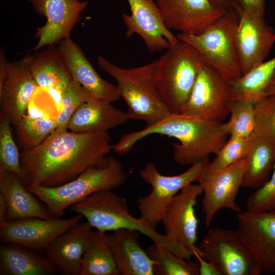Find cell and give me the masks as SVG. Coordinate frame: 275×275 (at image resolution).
<instances>
[{"instance_id": "27", "label": "cell", "mask_w": 275, "mask_h": 275, "mask_svg": "<svg viewBox=\"0 0 275 275\" xmlns=\"http://www.w3.org/2000/svg\"><path fill=\"white\" fill-rule=\"evenodd\" d=\"M242 187L257 189L269 178L275 165V140L253 134L246 155Z\"/></svg>"}, {"instance_id": "1", "label": "cell", "mask_w": 275, "mask_h": 275, "mask_svg": "<svg viewBox=\"0 0 275 275\" xmlns=\"http://www.w3.org/2000/svg\"><path fill=\"white\" fill-rule=\"evenodd\" d=\"M108 131L75 132L57 128L40 145L23 150L20 163L25 187H55L76 178L91 166L103 167L112 150Z\"/></svg>"}, {"instance_id": "39", "label": "cell", "mask_w": 275, "mask_h": 275, "mask_svg": "<svg viewBox=\"0 0 275 275\" xmlns=\"http://www.w3.org/2000/svg\"><path fill=\"white\" fill-rule=\"evenodd\" d=\"M195 257L199 263V275H223L213 263L202 258L199 253L196 254Z\"/></svg>"}, {"instance_id": "9", "label": "cell", "mask_w": 275, "mask_h": 275, "mask_svg": "<svg viewBox=\"0 0 275 275\" xmlns=\"http://www.w3.org/2000/svg\"><path fill=\"white\" fill-rule=\"evenodd\" d=\"M230 81L204 61L180 113L222 122L234 101Z\"/></svg>"}, {"instance_id": "31", "label": "cell", "mask_w": 275, "mask_h": 275, "mask_svg": "<svg viewBox=\"0 0 275 275\" xmlns=\"http://www.w3.org/2000/svg\"><path fill=\"white\" fill-rule=\"evenodd\" d=\"M15 127L23 150H27L42 143L58 126L55 119L27 114Z\"/></svg>"}, {"instance_id": "32", "label": "cell", "mask_w": 275, "mask_h": 275, "mask_svg": "<svg viewBox=\"0 0 275 275\" xmlns=\"http://www.w3.org/2000/svg\"><path fill=\"white\" fill-rule=\"evenodd\" d=\"M12 172L22 182L20 155L14 142L11 123L0 115V173Z\"/></svg>"}, {"instance_id": "34", "label": "cell", "mask_w": 275, "mask_h": 275, "mask_svg": "<svg viewBox=\"0 0 275 275\" xmlns=\"http://www.w3.org/2000/svg\"><path fill=\"white\" fill-rule=\"evenodd\" d=\"M61 109L55 118L57 128L67 129L69 120L75 111L93 98L79 82L72 79L69 86L60 92Z\"/></svg>"}, {"instance_id": "15", "label": "cell", "mask_w": 275, "mask_h": 275, "mask_svg": "<svg viewBox=\"0 0 275 275\" xmlns=\"http://www.w3.org/2000/svg\"><path fill=\"white\" fill-rule=\"evenodd\" d=\"M237 218V230L261 273L275 272V212L246 210Z\"/></svg>"}, {"instance_id": "35", "label": "cell", "mask_w": 275, "mask_h": 275, "mask_svg": "<svg viewBox=\"0 0 275 275\" xmlns=\"http://www.w3.org/2000/svg\"><path fill=\"white\" fill-rule=\"evenodd\" d=\"M227 142L209 162L210 166L217 170L227 168L244 157L249 150L251 136L249 138L230 135Z\"/></svg>"}, {"instance_id": "10", "label": "cell", "mask_w": 275, "mask_h": 275, "mask_svg": "<svg viewBox=\"0 0 275 275\" xmlns=\"http://www.w3.org/2000/svg\"><path fill=\"white\" fill-rule=\"evenodd\" d=\"M199 255L213 263L223 275H259L258 264L237 230L210 229L198 245Z\"/></svg>"}, {"instance_id": "20", "label": "cell", "mask_w": 275, "mask_h": 275, "mask_svg": "<svg viewBox=\"0 0 275 275\" xmlns=\"http://www.w3.org/2000/svg\"><path fill=\"white\" fill-rule=\"evenodd\" d=\"M72 79L86 89L96 99L115 102L121 99L117 86L103 79L70 37L58 46Z\"/></svg>"}, {"instance_id": "26", "label": "cell", "mask_w": 275, "mask_h": 275, "mask_svg": "<svg viewBox=\"0 0 275 275\" xmlns=\"http://www.w3.org/2000/svg\"><path fill=\"white\" fill-rule=\"evenodd\" d=\"M56 268L45 257L19 244L0 246V275H54Z\"/></svg>"}, {"instance_id": "36", "label": "cell", "mask_w": 275, "mask_h": 275, "mask_svg": "<svg viewBox=\"0 0 275 275\" xmlns=\"http://www.w3.org/2000/svg\"><path fill=\"white\" fill-rule=\"evenodd\" d=\"M255 111V126L253 134L275 140V96L266 95L256 103Z\"/></svg>"}, {"instance_id": "3", "label": "cell", "mask_w": 275, "mask_h": 275, "mask_svg": "<svg viewBox=\"0 0 275 275\" xmlns=\"http://www.w3.org/2000/svg\"><path fill=\"white\" fill-rule=\"evenodd\" d=\"M99 68L114 78L126 103L129 119L154 124L170 114L155 83V61L140 67L122 68L98 56Z\"/></svg>"}, {"instance_id": "30", "label": "cell", "mask_w": 275, "mask_h": 275, "mask_svg": "<svg viewBox=\"0 0 275 275\" xmlns=\"http://www.w3.org/2000/svg\"><path fill=\"white\" fill-rule=\"evenodd\" d=\"M146 252L154 262V275H199L198 262L182 258L163 245L153 243Z\"/></svg>"}, {"instance_id": "2", "label": "cell", "mask_w": 275, "mask_h": 275, "mask_svg": "<svg viewBox=\"0 0 275 275\" xmlns=\"http://www.w3.org/2000/svg\"><path fill=\"white\" fill-rule=\"evenodd\" d=\"M176 139L172 144L173 158L177 163L191 165L216 154L229 136L225 123L200 117L170 113L158 122L123 134L114 144L113 151L119 155L129 152L139 141L152 134Z\"/></svg>"}, {"instance_id": "13", "label": "cell", "mask_w": 275, "mask_h": 275, "mask_svg": "<svg viewBox=\"0 0 275 275\" xmlns=\"http://www.w3.org/2000/svg\"><path fill=\"white\" fill-rule=\"evenodd\" d=\"M83 217L75 215L67 218H26L7 221L0 225V240L2 243H13L29 250L42 251Z\"/></svg>"}, {"instance_id": "8", "label": "cell", "mask_w": 275, "mask_h": 275, "mask_svg": "<svg viewBox=\"0 0 275 275\" xmlns=\"http://www.w3.org/2000/svg\"><path fill=\"white\" fill-rule=\"evenodd\" d=\"M209 162V158L197 162L184 172L174 176L159 173L155 164L149 162L140 172L141 178L151 186V193L137 199L140 218L155 229L169 203L185 186L199 182Z\"/></svg>"}, {"instance_id": "16", "label": "cell", "mask_w": 275, "mask_h": 275, "mask_svg": "<svg viewBox=\"0 0 275 275\" xmlns=\"http://www.w3.org/2000/svg\"><path fill=\"white\" fill-rule=\"evenodd\" d=\"M131 13L122 14L125 36L139 35L152 53L166 50L179 41L165 25L154 0H127Z\"/></svg>"}, {"instance_id": "38", "label": "cell", "mask_w": 275, "mask_h": 275, "mask_svg": "<svg viewBox=\"0 0 275 275\" xmlns=\"http://www.w3.org/2000/svg\"><path fill=\"white\" fill-rule=\"evenodd\" d=\"M266 1L267 0H235L234 6L252 17L265 18Z\"/></svg>"}, {"instance_id": "29", "label": "cell", "mask_w": 275, "mask_h": 275, "mask_svg": "<svg viewBox=\"0 0 275 275\" xmlns=\"http://www.w3.org/2000/svg\"><path fill=\"white\" fill-rule=\"evenodd\" d=\"M275 70V56L254 67L230 81L234 100L255 104L266 96V91Z\"/></svg>"}, {"instance_id": "40", "label": "cell", "mask_w": 275, "mask_h": 275, "mask_svg": "<svg viewBox=\"0 0 275 275\" xmlns=\"http://www.w3.org/2000/svg\"><path fill=\"white\" fill-rule=\"evenodd\" d=\"M215 5L225 10L233 8L235 0H210Z\"/></svg>"}, {"instance_id": "41", "label": "cell", "mask_w": 275, "mask_h": 275, "mask_svg": "<svg viewBox=\"0 0 275 275\" xmlns=\"http://www.w3.org/2000/svg\"><path fill=\"white\" fill-rule=\"evenodd\" d=\"M6 221V207L3 198L0 196V225Z\"/></svg>"}, {"instance_id": "18", "label": "cell", "mask_w": 275, "mask_h": 275, "mask_svg": "<svg viewBox=\"0 0 275 275\" xmlns=\"http://www.w3.org/2000/svg\"><path fill=\"white\" fill-rule=\"evenodd\" d=\"M37 87L30 69L29 54L9 62L6 77L0 84V115L16 126L28 114Z\"/></svg>"}, {"instance_id": "25", "label": "cell", "mask_w": 275, "mask_h": 275, "mask_svg": "<svg viewBox=\"0 0 275 275\" xmlns=\"http://www.w3.org/2000/svg\"><path fill=\"white\" fill-rule=\"evenodd\" d=\"M30 55V69L37 87L61 92L72 80V76L58 47H44Z\"/></svg>"}, {"instance_id": "28", "label": "cell", "mask_w": 275, "mask_h": 275, "mask_svg": "<svg viewBox=\"0 0 275 275\" xmlns=\"http://www.w3.org/2000/svg\"><path fill=\"white\" fill-rule=\"evenodd\" d=\"M79 275H120L109 235L105 232L92 231Z\"/></svg>"}, {"instance_id": "5", "label": "cell", "mask_w": 275, "mask_h": 275, "mask_svg": "<svg viewBox=\"0 0 275 275\" xmlns=\"http://www.w3.org/2000/svg\"><path fill=\"white\" fill-rule=\"evenodd\" d=\"M68 209L81 214L96 230L105 232L121 229L136 230L154 243L163 245L179 257L189 260L188 255L169 241L164 234L158 233L140 217L132 216L126 199L111 190L95 193Z\"/></svg>"}, {"instance_id": "19", "label": "cell", "mask_w": 275, "mask_h": 275, "mask_svg": "<svg viewBox=\"0 0 275 275\" xmlns=\"http://www.w3.org/2000/svg\"><path fill=\"white\" fill-rule=\"evenodd\" d=\"M239 20L236 45L241 74L265 61L275 43V31L265 18L252 17L236 6Z\"/></svg>"}, {"instance_id": "23", "label": "cell", "mask_w": 275, "mask_h": 275, "mask_svg": "<svg viewBox=\"0 0 275 275\" xmlns=\"http://www.w3.org/2000/svg\"><path fill=\"white\" fill-rule=\"evenodd\" d=\"M111 103L96 99L86 102L72 115L67 129L79 133L108 131L129 120L126 112Z\"/></svg>"}, {"instance_id": "12", "label": "cell", "mask_w": 275, "mask_h": 275, "mask_svg": "<svg viewBox=\"0 0 275 275\" xmlns=\"http://www.w3.org/2000/svg\"><path fill=\"white\" fill-rule=\"evenodd\" d=\"M246 162L245 156L220 170L213 168L209 162L199 182L203 190L202 206L207 228L210 226L214 215L221 209H228L237 213L241 211L236 199L242 187Z\"/></svg>"}, {"instance_id": "11", "label": "cell", "mask_w": 275, "mask_h": 275, "mask_svg": "<svg viewBox=\"0 0 275 275\" xmlns=\"http://www.w3.org/2000/svg\"><path fill=\"white\" fill-rule=\"evenodd\" d=\"M202 194L199 183L185 186L172 199L161 221L167 238L191 258L199 253L197 245L199 221L195 206L198 197Z\"/></svg>"}, {"instance_id": "22", "label": "cell", "mask_w": 275, "mask_h": 275, "mask_svg": "<svg viewBox=\"0 0 275 275\" xmlns=\"http://www.w3.org/2000/svg\"><path fill=\"white\" fill-rule=\"evenodd\" d=\"M140 232L121 229L109 238L120 275H154V262L140 243Z\"/></svg>"}, {"instance_id": "42", "label": "cell", "mask_w": 275, "mask_h": 275, "mask_svg": "<svg viewBox=\"0 0 275 275\" xmlns=\"http://www.w3.org/2000/svg\"><path fill=\"white\" fill-rule=\"evenodd\" d=\"M268 95L275 96V70L266 91V96Z\"/></svg>"}, {"instance_id": "17", "label": "cell", "mask_w": 275, "mask_h": 275, "mask_svg": "<svg viewBox=\"0 0 275 275\" xmlns=\"http://www.w3.org/2000/svg\"><path fill=\"white\" fill-rule=\"evenodd\" d=\"M166 27L182 34L201 33L227 10L210 0H156Z\"/></svg>"}, {"instance_id": "33", "label": "cell", "mask_w": 275, "mask_h": 275, "mask_svg": "<svg viewBox=\"0 0 275 275\" xmlns=\"http://www.w3.org/2000/svg\"><path fill=\"white\" fill-rule=\"evenodd\" d=\"M230 119L225 123L229 136L249 138L255 126V104L243 100L233 101L229 113Z\"/></svg>"}, {"instance_id": "21", "label": "cell", "mask_w": 275, "mask_h": 275, "mask_svg": "<svg viewBox=\"0 0 275 275\" xmlns=\"http://www.w3.org/2000/svg\"><path fill=\"white\" fill-rule=\"evenodd\" d=\"M92 228L79 222L56 238L45 250V257L62 275H79L81 262Z\"/></svg>"}, {"instance_id": "6", "label": "cell", "mask_w": 275, "mask_h": 275, "mask_svg": "<svg viewBox=\"0 0 275 275\" xmlns=\"http://www.w3.org/2000/svg\"><path fill=\"white\" fill-rule=\"evenodd\" d=\"M154 61V78L158 91L170 113H180L204 59L194 47L179 40Z\"/></svg>"}, {"instance_id": "37", "label": "cell", "mask_w": 275, "mask_h": 275, "mask_svg": "<svg viewBox=\"0 0 275 275\" xmlns=\"http://www.w3.org/2000/svg\"><path fill=\"white\" fill-rule=\"evenodd\" d=\"M246 210L275 212V165L268 180L246 199Z\"/></svg>"}, {"instance_id": "14", "label": "cell", "mask_w": 275, "mask_h": 275, "mask_svg": "<svg viewBox=\"0 0 275 275\" xmlns=\"http://www.w3.org/2000/svg\"><path fill=\"white\" fill-rule=\"evenodd\" d=\"M28 1L38 15L46 20L43 26L36 29L35 37L38 41L35 51L70 37L72 30L81 19V13L89 4L80 0Z\"/></svg>"}, {"instance_id": "4", "label": "cell", "mask_w": 275, "mask_h": 275, "mask_svg": "<svg viewBox=\"0 0 275 275\" xmlns=\"http://www.w3.org/2000/svg\"><path fill=\"white\" fill-rule=\"evenodd\" d=\"M127 179L121 162L110 156L106 166H91L64 184L55 187L34 185L26 188L45 204L49 217L58 218L72 205L98 191L120 187Z\"/></svg>"}, {"instance_id": "24", "label": "cell", "mask_w": 275, "mask_h": 275, "mask_svg": "<svg viewBox=\"0 0 275 275\" xmlns=\"http://www.w3.org/2000/svg\"><path fill=\"white\" fill-rule=\"evenodd\" d=\"M0 196L6 207V221L26 218H50L47 210L38 198L23 185L19 177L12 172L0 173Z\"/></svg>"}, {"instance_id": "7", "label": "cell", "mask_w": 275, "mask_h": 275, "mask_svg": "<svg viewBox=\"0 0 275 275\" xmlns=\"http://www.w3.org/2000/svg\"><path fill=\"white\" fill-rule=\"evenodd\" d=\"M238 20L237 11L231 8L201 33L179 34L177 37L194 47L206 63L231 81L242 74L236 45Z\"/></svg>"}]
</instances>
